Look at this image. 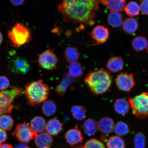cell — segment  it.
I'll return each instance as SVG.
<instances>
[{"label":"cell","instance_id":"cell-13","mask_svg":"<svg viewBox=\"0 0 148 148\" xmlns=\"http://www.w3.org/2000/svg\"><path fill=\"white\" fill-rule=\"evenodd\" d=\"M115 125L112 118L109 117L103 118L98 123V129L102 134H108L114 131Z\"/></svg>","mask_w":148,"mask_h":148},{"label":"cell","instance_id":"cell-28","mask_svg":"<svg viewBox=\"0 0 148 148\" xmlns=\"http://www.w3.org/2000/svg\"><path fill=\"white\" fill-rule=\"evenodd\" d=\"M71 110L73 118L77 121H82L86 117L87 112L84 107L75 105L71 107Z\"/></svg>","mask_w":148,"mask_h":148},{"label":"cell","instance_id":"cell-10","mask_svg":"<svg viewBox=\"0 0 148 148\" xmlns=\"http://www.w3.org/2000/svg\"><path fill=\"white\" fill-rule=\"evenodd\" d=\"M9 68L13 73L21 75L26 74L30 69V66L25 59L17 57L9 62Z\"/></svg>","mask_w":148,"mask_h":148},{"label":"cell","instance_id":"cell-43","mask_svg":"<svg viewBox=\"0 0 148 148\" xmlns=\"http://www.w3.org/2000/svg\"><path fill=\"white\" fill-rule=\"evenodd\" d=\"M147 52L148 53V47L147 49Z\"/></svg>","mask_w":148,"mask_h":148},{"label":"cell","instance_id":"cell-12","mask_svg":"<svg viewBox=\"0 0 148 148\" xmlns=\"http://www.w3.org/2000/svg\"><path fill=\"white\" fill-rule=\"evenodd\" d=\"M64 138L66 142L71 145L82 143L83 140L82 133L79 129L77 125L75 128L68 130L65 134Z\"/></svg>","mask_w":148,"mask_h":148},{"label":"cell","instance_id":"cell-25","mask_svg":"<svg viewBox=\"0 0 148 148\" xmlns=\"http://www.w3.org/2000/svg\"><path fill=\"white\" fill-rule=\"evenodd\" d=\"M106 147L107 148H125V142L121 136L116 135L111 136L108 139Z\"/></svg>","mask_w":148,"mask_h":148},{"label":"cell","instance_id":"cell-8","mask_svg":"<svg viewBox=\"0 0 148 148\" xmlns=\"http://www.w3.org/2000/svg\"><path fill=\"white\" fill-rule=\"evenodd\" d=\"M58 60L53 50L48 49L39 55V64L42 68L47 70H53L57 68Z\"/></svg>","mask_w":148,"mask_h":148},{"label":"cell","instance_id":"cell-18","mask_svg":"<svg viewBox=\"0 0 148 148\" xmlns=\"http://www.w3.org/2000/svg\"><path fill=\"white\" fill-rule=\"evenodd\" d=\"M115 112L120 115H124L128 113L130 106L129 102L124 98L116 99L114 104Z\"/></svg>","mask_w":148,"mask_h":148},{"label":"cell","instance_id":"cell-37","mask_svg":"<svg viewBox=\"0 0 148 148\" xmlns=\"http://www.w3.org/2000/svg\"><path fill=\"white\" fill-rule=\"evenodd\" d=\"M7 137V133L5 130L0 128V145L5 142Z\"/></svg>","mask_w":148,"mask_h":148},{"label":"cell","instance_id":"cell-29","mask_svg":"<svg viewBox=\"0 0 148 148\" xmlns=\"http://www.w3.org/2000/svg\"><path fill=\"white\" fill-rule=\"evenodd\" d=\"M125 14L131 17L138 16L140 9L138 3L135 1H130L125 5L124 10Z\"/></svg>","mask_w":148,"mask_h":148},{"label":"cell","instance_id":"cell-34","mask_svg":"<svg viewBox=\"0 0 148 148\" xmlns=\"http://www.w3.org/2000/svg\"><path fill=\"white\" fill-rule=\"evenodd\" d=\"M84 147V148H105L103 142L95 138H92L88 140Z\"/></svg>","mask_w":148,"mask_h":148},{"label":"cell","instance_id":"cell-15","mask_svg":"<svg viewBox=\"0 0 148 148\" xmlns=\"http://www.w3.org/2000/svg\"><path fill=\"white\" fill-rule=\"evenodd\" d=\"M124 66V63L123 58L118 56L111 57L106 64L107 69L112 73H118L121 71Z\"/></svg>","mask_w":148,"mask_h":148},{"label":"cell","instance_id":"cell-41","mask_svg":"<svg viewBox=\"0 0 148 148\" xmlns=\"http://www.w3.org/2000/svg\"><path fill=\"white\" fill-rule=\"evenodd\" d=\"M3 40V37L1 33L0 32V45L1 44Z\"/></svg>","mask_w":148,"mask_h":148},{"label":"cell","instance_id":"cell-2","mask_svg":"<svg viewBox=\"0 0 148 148\" xmlns=\"http://www.w3.org/2000/svg\"><path fill=\"white\" fill-rule=\"evenodd\" d=\"M85 82L92 94L99 95L110 90L113 81L110 72L100 69L90 72L85 78Z\"/></svg>","mask_w":148,"mask_h":148},{"label":"cell","instance_id":"cell-32","mask_svg":"<svg viewBox=\"0 0 148 148\" xmlns=\"http://www.w3.org/2000/svg\"><path fill=\"white\" fill-rule=\"evenodd\" d=\"M129 127L126 123L123 121L117 122L114 126V131L117 136H125L129 132Z\"/></svg>","mask_w":148,"mask_h":148},{"label":"cell","instance_id":"cell-20","mask_svg":"<svg viewBox=\"0 0 148 148\" xmlns=\"http://www.w3.org/2000/svg\"><path fill=\"white\" fill-rule=\"evenodd\" d=\"M46 124L44 118L41 116H36L31 120L30 127L33 131L37 134H41L46 130Z\"/></svg>","mask_w":148,"mask_h":148},{"label":"cell","instance_id":"cell-4","mask_svg":"<svg viewBox=\"0 0 148 148\" xmlns=\"http://www.w3.org/2000/svg\"><path fill=\"white\" fill-rule=\"evenodd\" d=\"M11 44L14 47H19L30 41L31 37L29 29L21 23L14 26L8 34Z\"/></svg>","mask_w":148,"mask_h":148},{"label":"cell","instance_id":"cell-5","mask_svg":"<svg viewBox=\"0 0 148 148\" xmlns=\"http://www.w3.org/2000/svg\"><path fill=\"white\" fill-rule=\"evenodd\" d=\"M133 114L140 119L148 117V92H143L128 101Z\"/></svg>","mask_w":148,"mask_h":148},{"label":"cell","instance_id":"cell-14","mask_svg":"<svg viewBox=\"0 0 148 148\" xmlns=\"http://www.w3.org/2000/svg\"><path fill=\"white\" fill-rule=\"evenodd\" d=\"M35 143L39 148H50L53 143V138L51 135L44 132L35 138Z\"/></svg>","mask_w":148,"mask_h":148},{"label":"cell","instance_id":"cell-6","mask_svg":"<svg viewBox=\"0 0 148 148\" xmlns=\"http://www.w3.org/2000/svg\"><path fill=\"white\" fill-rule=\"evenodd\" d=\"M21 88L17 86L13 87L12 89L0 92V116L9 114L13 108L14 99L22 93Z\"/></svg>","mask_w":148,"mask_h":148},{"label":"cell","instance_id":"cell-42","mask_svg":"<svg viewBox=\"0 0 148 148\" xmlns=\"http://www.w3.org/2000/svg\"><path fill=\"white\" fill-rule=\"evenodd\" d=\"M84 148V147H76V148Z\"/></svg>","mask_w":148,"mask_h":148},{"label":"cell","instance_id":"cell-27","mask_svg":"<svg viewBox=\"0 0 148 148\" xmlns=\"http://www.w3.org/2000/svg\"><path fill=\"white\" fill-rule=\"evenodd\" d=\"M64 55L66 60L70 64L77 62L79 56V53L77 49L71 47L66 48Z\"/></svg>","mask_w":148,"mask_h":148},{"label":"cell","instance_id":"cell-24","mask_svg":"<svg viewBox=\"0 0 148 148\" xmlns=\"http://www.w3.org/2000/svg\"><path fill=\"white\" fill-rule=\"evenodd\" d=\"M132 45L135 51H142L148 47V40L143 36H136L133 40Z\"/></svg>","mask_w":148,"mask_h":148},{"label":"cell","instance_id":"cell-33","mask_svg":"<svg viewBox=\"0 0 148 148\" xmlns=\"http://www.w3.org/2000/svg\"><path fill=\"white\" fill-rule=\"evenodd\" d=\"M146 137L143 133H136L134 138V144L135 148H145Z\"/></svg>","mask_w":148,"mask_h":148},{"label":"cell","instance_id":"cell-17","mask_svg":"<svg viewBox=\"0 0 148 148\" xmlns=\"http://www.w3.org/2000/svg\"><path fill=\"white\" fill-rule=\"evenodd\" d=\"M138 25V21L136 18L133 17L127 18L123 20L122 28L126 34L132 35L137 30Z\"/></svg>","mask_w":148,"mask_h":148},{"label":"cell","instance_id":"cell-7","mask_svg":"<svg viewBox=\"0 0 148 148\" xmlns=\"http://www.w3.org/2000/svg\"><path fill=\"white\" fill-rule=\"evenodd\" d=\"M12 134L21 143H28L38 136V134L33 131L25 122L18 124Z\"/></svg>","mask_w":148,"mask_h":148},{"label":"cell","instance_id":"cell-38","mask_svg":"<svg viewBox=\"0 0 148 148\" xmlns=\"http://www.w3.org/2000/svg\"><path fill=\"white\" fill-rule=\"evenodd\" d=\"M10 1L13 5L18 6L23 4L25 1L22 0V1Z\"/></svg>","mask_w":148,"mask_h":148},{"label":"cell","instance_id":"cell-9","mask_svg":"<svg viewBox=\"0 0 148 148\" xmlns=\"http://www.w3.org/2000/svg\"><path fill=\"white\" fill-rule=\"evenodd\" d=\"M116 86L121 91L129 92L136 85L134 75L127 73H120L115 79Z\"/></svg>","mask_w":148,"mask_h":148},{"label":"cell","instance_id":"cell-26","mask_svg":"<svg viewBox=\"0 0 148 148\" xmlns=\"http://www.w3.org/2000/svg\"><path fill=\"white\" fill-rule=\"evenodd\" d=\"M42 110V113L44 115L47 116H52L56 112L57 105L52 100H48L43 103Z\"/></svg>","mask_w":148,"mask_h":148},{"label":"cell","instance_id":"cell-30","mask_svg":"<svg viewBox=\"0 0 148 148\" xmlns=\"http://www.w3.org/2000/svg\"><path fill=\"white\" fill-rule=\"evenodd\" d=\"M69 75L73 78H77L82 76L83 73V68L78 62L70 64L68 67Z\"/></svg>","mask_w":148,"mask_h":148},{"label":"cell","instance_id":"cell-23","mask_svg":"<svg viewBox=\"0 0 148 148\" xmlns=\"http://www.w3.org/2000/svg\"><path fill=\"white\" fill-rule=\"evenodd\" d=\"M107 21L109 25L113 27H119L123 23V15L119 12H110L107 16Z\"/></svg>","mask_w":148,"mask_h":148},{"label":"cell","instance_id":"cell-36","mask_svg":"<svg viewBox=\"0 0 148 148\" xmlns=\"http://www.w3.org/2000/svg\"><path fill=\"white\" fill-rule=\"evenodd\" d=\"M140 10L143 14L148 15V0H144L140 3Z\"/></svg>","mask_w":148,"mask_h":148},{"label":"cell","instance_id":"cell-21","mask_svg":"<svg viewBox=\"0 0 148 148\" xmlns=\"http://www.w3.org/2000/svg\"><path fill=\"white\" fill-rule=\"evenodd\" d=\"M73 77L68 74L66 75L55 89V91L61 97H63L68 89L73 82Z\"/></svg>","mask_w":148,"mask_h":148},{"label":"cell","instance_id":"cell-11","mask_svg":"<svg viewBox=\"0 0 148 148\" xmlns=\"http://www.w3.org/2000/svg\"><path fill=\"white\" fill-rule=\"evenodd\" d=\"M90 35L93 40L94 44H99L107 41L110 36V32L106 27L99 25L94 28Z\"/></svg>","mask_w":148,"mask_h":148},{"label":"cell","instance_id":"cell-16","mask_svg":"<svg viewBox=\"0 0 148 148\" xmlns=\"http://www.w3.org/2000/svg\"><path fill=\"white\" fill-rule=\"evenodd\" d=\"M101 2L111 12H119L124 10L126 1L124 0H106L101 1Z\"/></svg>","mask_w":148,"mask_h":148},{"label":"cell","instance_id":"cell-19","mask_svg":"<svg viewBox=\"0 0 148 148\" xmlns=\"http://www.w3.org/2000/svg\"><path fill=\"white\" fill-rule=\"evenodd\" d=\"M63 125L60 120L56 119H51L46 124V130L51 136H56L61 132Z\"/></svg>","mask_w":148,"mask_h":148},{"label":"cell","instance_id":"cell-3","mask_svg":"<svg viewBox=\"0 0 148 148\" xmlns=\"http://www.w3.org/2000/svg\"><path fill=\"white\" fill-rule=\"evenodd\" d=\"M49 90V86L40 79L28 83L25 86V94L29 104L36 106L46 101Z\"/></svg>","mask_w":148,"mask_h":148},{"label":"cell","instance_id":"cell-39","mask_svg":"<svg viewBox=\"0 0 148 148\" xmlns=\"http://www.w3.org/2000/svg\"><path fill=\"white\" fill-rule=\"evenodd\" d=\"M14 148H31L29 147L25 143H20L16 145Z\"/></svg>","mask_w":148,"mask_h":148},{"label":"cell","instance_id":"cell-22","mask_svg":"<svg viewBox=\"0 0 148 148\" xmlns=\"http://www.w3.org/2000/svg\"><path fill=\"white\" fill-rule=\"evenodd\" d=\"M83 128L85 134L90 136H94L98 129V123L95 120L89 118L83 123Z\"/></svg>","mask_w":148,"mask_h":148},{"label":"cell","instance_id":"cell-31","mask_svg":"<svg viewBox=\"0 0 148 148\" xmlns=\"http://www.w3.org/2000/svg\"><path fill=\"white\" fill-rule=\"evenodd\" d=\"M14 120L12 116L7 114L0 116V128L4 130H10L12 129Z\"/></svg>","mask_w":148,"mask_h":148},{"label":"cell","instance_id":"cell-1","mask_svg":"<svg viewBox=\"0 0 148 148\" xmlns=\"http://www.w3.org/2000/svg\"><path fill=\"white\" fill-rule=\"evenodd\" d=\"M101 3L93 0L64 1L58 5V9L66 21L88 23L95 18Z\"/></svg>","mask_w":148,"mask_h":148},{"label":"cell","instance_id":"cell-35","mask_svg":"<svg viewBox=\"0 0 148 148\" xmlns=\"http://www.w3.org/2000/svg\"><path fill=\"white\" fill-rule=\"evenodd\" d=\"M10 86V82L7 77L5 76H0V90H5Z\"/></svg>","mask_w":148,"mask_h":148},{"label":"cell","instance_id":"cell-40","mask_svg":"<svg viewBox=\"0 0 148 148\" xmlns=\"http://www.w3.org/2000/svg\"><path fill=\"white\" fill-rule=\"evenodd\" d=\"M0 148H13V147L11 144L5 143L0 145Z\"/></svg>","mask_w":148,"mask_h":148}]
</instances>
